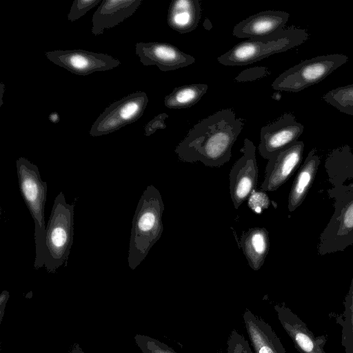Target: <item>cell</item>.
Returning <instances> with one entry per match:
<instances>
[{
	"instance_id": "44dd1931",
	"label": "cell",
	"mask_w": 353,
	"mask_h": 353,
	"mask_svg": "<svg viewBox=\"0 0 353 353\" xmlns=\"http://www.w3.org/2000/svg\"><path fill=\"white\" fill-rule=\"evenodd\" d=\"M208 88V85L205 83H194L174 88L165 97L164 104L170 109L190 108L201 99Z\"/></svg>"
},
{
	"instance_id": "5b68a950",
	"label": "cell",
	"mask_w": 353,
	"mask_h": 353,
	"mask_svg": "<svg viewBox=\"0 0 353 353\" xmlns=\"http://www.w3.org/2000/svg\"><path fill=\"white\" fill-rule=\"evenodd\" d=\"M19 186L34 223L35 259L34 267L44 266L43 247L46 230L45 206L48 185L41 179L39 168L25 157L16 161Z\"/></svg>"
},
{
	"instance_id": "603a6c76",
	"label": "cell",
	"mask_w": 353,
	"mask_h": 353,
	"mask_svg": "<svg viewBox=\"0 0 353 353\" xmlns=\"http://www.w3.org/2000/svg\"><path fill=\"white\" fill-rule=\"evenodd\" d=\"M322 99L340 112L353 116V84L331 90Z\"/></svg>"
},
{
	"instance_id": "52a82bcc",
	"label": "cell",
	"mask_w": 353,
	"mask_h": 353,
	"mask_svg": "<svg viewBox=\"0 0 353 353\" xmlns=\"http://www.w3.org/2000/svg\"><path fill=\"white\" fill-rule=\"evenodd\" d=\"M348 61L343 54L321 55L304 60L281 73L272 82L276 90L300 92L320 83Z\"/></svg>"
},
{
	"instance_id": "7a4b0ae2",
	"label": "cell",
	"mask_w": 353,
	"mask_h": 353,
	"mask_svg": "<svg viewBox=\"0 0 353 353\" xmlns=\"http://www.w3.org/2000/svg\"><path fill=\"white\" fill-rule=\"evenodd\" d=\"M164 208L159 190L153 185H148L139 200L132 221L128 254L131 270L141 264L161 238Z\"/></svg>"
},
{
	"instance_id": "7402d4cb",
	"label": "cell",
	"mask_w": 353,
	"mask_h": 353,
	"mask_svg": "<svg viewBox=\"0 0 353 353\" xmlns=\"http://www.w3.org/2000/svg\"><path fill=\"white\" fill-rule=\"evenodd\" d=\"M341 327V345L345 353H353V277L344 300V311L336 319Z\"/></svg>"
},
{
	"instance_id": "ba28073f",
	"label": "cell",
	"mask_w": 353,
	"mask_h": 353,
	"mask_svg": "<svg viewBox=\"0 0 353 353\" xmlns=\"http://www.w3.org/2000/svg\"><path fill=\"white\" fill-rule=\"evenodd\" d=\"M148 103L146 93L141 91L113 102L92 125L90 134L92 137L105 135L135 122L143 115Z\"/></svg>"
},
{
	"instance_id": "8992f818",
	"label": "cell",
	"mask_w": 353,
	"mask_h": 353,
	"mask_svg": "<svg viewBox=\"0 0 353 353\" xmlns=\"http://www.w3.org/2000/svg\"><path fill=\"white\" fill-rule=\"evenodd\" d=\"M334 211L319 237L318 254L343 251L353 245V183L339 184L327 190Z\"/></svg>"
},
{
	"instance_id": "9a60e30c",
	"label": "cell",
	"mask_w": 353,
	"mask_h": 353,
	"mask_svg": "<svg viewBox=\"0 0 353 353\" xmlns=\"http://www.w3.org/2000/svg\"><path fill=\"white\" fill-rule=\"evenodd\" d=\"M289 17L290 14L284 11H262L238 23L232 34L239 39L264 37L284 29Z\"/></svg>"
},
{
	"instance_id": "4316f807",
	"label": "cell",
	"mask_w": 353,
	"mask_h": 353,
	"mask_svg": "<svg viewBox=\"0 0 353 353\" xmlns=\"http://www.w3.org/2000/svg\"><path fill=\"white\" fill-rule=\"evenodd\" d=\"M168 118L166 113H161L155 116L145 125V135L149 137L154 134L157 130H162L166 128L165 119Z\"/></svg>"
},
{
	"instance_id": "9c48e42d",
	"label": "cell",
	"mask_w": 353,
	"mask_h": 353,
	"mask_svg": "<svg viewBox=\"0 0 353 353\" xmlns=\"http://www.w3.org/2000/svg\"><path fill=\"white\" fill-rule=\"evenodd\" d=\"M240 152L243 154L233 165L229 174L230 194L235 209H239L254 192L259 176L256 146L253 142L245 139Z\"/></svg>"
},
{
	"instance_id": "e0dca14e",
	"label": "cell",
	"mask_w": 353,
	"mask_h": 353,
	"mask_svg": "<svg viewBox=\"0 0 353 353\" xmlns=\"http://www.w3.org/2000/svg\"><path fill=\"white\" fill-rule=\"evenodd\" d=\"M245 327L255 353H286L272 327L250 310L243 314Z\"/></svg>"
},
{
	"instance_id": "f1b7e54d",
	"label": "cell",
	"mask_w": 353,
	"mask_h": 353,
	"mask_svg": "<svg viewBox=\"0 0 353 353\" xmlns=\"http://www.w3.org/2000/svg\"><path fill=\"white\" fill-rule=\"evenodd\" d=\"M49 119L52 123H58L60 120L59 114L54 112L49 115Z\"/></svg>"
},
{
	"instance_id": "484cf974",
	"label": "cell",
	"mask_w": 353,
	"mask_h": 353,
	"mask_svg": "<svg viewBox=\"0 0 353 353\" xmlns=\"http://www.w3.org/2000/svg\"><path fill=\"white\" fill-rule=\"evenodd\" d=\"M268 74L266 67H254L242 71L236 78L239 82L254 81L264 77Z\"/></svg>"
},
{
	"instance_id": "30bf717a",
	"label": "cell",
	"mask_w": 353,
	"mask_h": 353,
	"mask_svg": "<svg viewBox=\"0 0 353 353\" xmlns=\"http://www.w3.org/2000/svg\"><path fill=\"white\" fill-rule=\"evenodd\" d=\"M46 57L54 64L69 72L81 76L94 72L112 70L121 61L112 56L84 50H56L45 52Z\"/></svg>"
},
{
	"instance_id": "d4e9b609",
	"label": "cell",
	"mask_w": 353,
	"mask_h": 353,
	"mask_svg": "<svg viewBox=\"0 0 353 353\" xmlns=\"http://www.w3.org/2000/svg\"><path fill=\"white\" fill-rule=\"evenodd\" d=\"M101 1V0H74L68 14V20L72 22L77 21Z\"/></svg>"
},
{
	"instance_id": "2e32d148",
	"label": "cell",
	"mask_w": 353,
	"mask_h": 353,
	"mask_svg": "<svg viewBox=\"0 0 353 353\" xmlns=\"http://www.w3.org/2000/svg\"><path fill=\"white\" fill-rule=\"evenodd\" d=\"M142 0H103L92 16V33L97 36L131 17Z\"/></svg>"
},
{
	"instance_id": "ffe728a7",
	"label": "cell",
	"mask_w": 353,
	"mask_h": 353,
	"mask_svg": "<svg viewBox=\"0 0 353 353\" xmlns=\"http://www.w3.org/2000/svg\"><path fill=\"white\" fill-rule=\"evenodd\" d=\"M201 14L199 0H173L168 13V23L180 34L188 33L196 28Z\"/></svg>"
},
{
	"instance_id": "3957f363",
	"label": "cell",
	"mask_w": 353,
	"mask_h": 353,
	"mask_svg": "<svg viewBox=\"0 0 353 353\" xmlns=\"http://www.w3.org/2000/svg\"><path fill=\"white\" fill-rule=\"evenodd\" d=\"M310 38L305 29L290 27L270 35L243 41L217 58L227 66H242L289 50L305 43Z\"/></svg>"
},
{
	"instance_id": "83f0119b",
	"label": "cell",
	"mask_w": 353,
	"mask_h": 353,
	"mask_svg": "<svg viewBox=\"0 0 353 353\" xmlns=\"http://www.w3.org/2000/svg\"><path fill=\"white\" fill-rule=\"evenodd\" d=\"M145 342L147 353H176L172 348L158 341L148 339Z\"/></svg>"
},
{
	"instance_id": "6da1fadb",
	"label": "cell",
	"mask_w": 353,
	"mask_h": 353,
	"mask_svg": "<svg viewBox=\"0 0 353 353\" xmlns=\"http://www.w3.org/2000/svg\"><path fill=\"white\" fill-rule=\"evenodd\" d=\"M243 121L230 108L219 110L196 123L174 152L183 162L200 161L210 168L221 167L230 161Z\"/></svg>"
},
{
	"instance_id": "f546056e",
	"label": "cell",
	"mask_w": 353,
	"mask_h": 353,
	"mask_svg": "<svg viewBox=\"0 0 353 353\" xmlns=\"http://www.w3.org/2000/svg\"><path fill=\"white\" fill-rule=\"evenodd\" d=\"M4 91H5V85L3 84V82H1L0 83V92H1V96H0V107L3 104V94L4 93Z\"/></svg>"
},
{
	"instance_id": "8fae6325",
	"label": "cell",
	"mask_w": 353,
	"mask_h": 353,
	"mask_svg": "<svg viewBox=\"0 0 353 353\" xmlns=\"http://www.w3.org/2000/svg\"><path fill=\"white\" fill-rule=\"evenodd\" d=\"M304 126L291 113L283 114L276 121L261 128L258 147L260 155L269 159L276 153L298 141Z\"/></svg>"
},
{
	"instance_id": "ac0fdd59",
	"label": "cell",
	"mask_w": 353,
	"mask_h": 353,
	"mask_svg": "<svg viewBox=\"0 0 353 353\" xmlns=\"http://www.w3.org/2000/svg\"><path fill=\"white\" fill-rule=\"evenodd\" d=\"M320 163L316 150L312 149L300 167L291 187L288 203L290 212H294L305 200L313 184Z\"/></svg>"
},
{
	"instance_id": "4fadbf2b",
	"label": "cell",
	"mask_w": 353,
	"mask_h": 353,
	"mask_svg": "<svg viewBox=\"0 0 353 353\" xmlns=\"http://www.w3.org/2000/svg\"><path fill=\"white\" fill-rule=\"evenodd\" d=\"M135 52L143 65H156L163 72L184 68L195 62L194 57L168 43L139 42L135 45Z\"/></svg>"
},
{
	"instance_id": "7c38bea8",
	"label": "cell",
	"mask_w": 353,
	"mask_h": 353,
	"mask_svg": "<svg viewBox=\"0 0 353 353\" xmlns=\"http://www.w3.org/2000/svg\"><path fill=\"white\" fill-rule=\"evenodd\" d=\"M304 146L298 140L268 160L262 190L275 191L290 178L301 163Z\"/></svg>"
},
{
	"instance_id": "d6986e66",
	"label": "cell",
	"mask_w": 353,
	"mask_h": 353,
	"mask_svg": "<svg viewBox=\"0 0 353 353\" xmlns=\"http://www.w3.org/2000/svg\"><path fill=\"white\" fill-rule=\"evenodd\" d=\"M239 243L249 266L253 270H259L263 265L270 250L267 229L256 227L243 231Z\"/></svg>"
},
{
	"instance_id": "cb8c5ba5",
	"label": "cell",
	"mask_w": 353,
	"mask_h": 353,
	"mask_svg": "<svg viewBox=\"0 0 353 353\" xmlns=\"http://www.w3.org/2000/svg\"><path fill=\"white\" fill-rule=\"evenodd\" d=\"M225 353H253V352L244 336L237 330H233L228 339Z\"/></svg>"
},
{
	"instance_id": "277c9868",
	"label": "cell",
	"mask_w": 353,
	"mask_h": 353,
	"mask_svg": "<svg viewBox=\"0 0 353 353\" xmlns=\"http://www.w3.org/2000/svg\"><path fill=\"white\" fill-rule=\"evenodd\" d=\"M74 205L67 202L61 191L55 197L46 223L43 263L49 272H54L67 261L74 237Z\"/></svg>"
},
{
	"instance_id": "5bb4252c",
	"label": "cell",
	"mask_w": 353,
	"mask_h": 353,
	"mask_svg": "<svg viewBox=\"0 0 353 353\" xmlns=\"http://www.w3.org/2000/svg\"><path fill=\"white\" fill-rule=\"evenodd\" d=\"M274 308L281 326L300 353H326L324 350L327 342L325 336H316L307 325L285 305H276Z\"/></svg>"
}]
</instances>
